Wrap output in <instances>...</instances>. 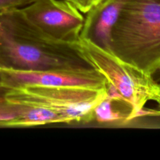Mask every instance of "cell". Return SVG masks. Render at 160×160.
Returning <instances> with one entry per match:
<instances>
[{"label": "cell", "instance_id": "obj_1", "mask_svg": "<svg viewBox=\"0 0 160 160\" xmlns=\"http://www.w3.org/2000/svg\"><path fill=\"white\" fill-rule=\"evenodd\" d=\"M1 68L47 70L91 67L69 44L56 42L34 28L21 8L0 12Z\"/></svg>", "mask_w": 160, "mask_h": 160}, {"label": "cell", "instance_id": "obj_2", "mask_svg": "<svg viewBox=\"0 0 160 160\" xmlns=\"http://www.w3.org/2000/svg\"><path fill=\"white\" fill-rule=\"evenodd\" d=\"M111 48L120 59L152 75L160 67V0H124Z\"/></svg>", "mask_w": 160, "mask_h": 160}, {"label": "cell", "instance_id": "obj_3", "mask_svg": "<svg viewBox=\"0 0 160 160\" xmlns=\"http://www.w3.org/2000/svg\"><path fill=\"white\" fill-rule=\"evenodd\" d=\"M72 45L84 60L103 77L106 87L121 95L131 109L129 121L138 118L148 102L160 105V84L152 75L85 39L80 38Z\"/></svg>", "mask_w": 160, "mask_h": 160}, {"label": "cell", "instance_id": "obj_4", "mask_svg": "<svg viewBox=\"0 0 160 160\" xmlns=\"http://www.w3.org/2000/svg\"><path fill=\"white\" fill-rule=\"evenodd\" d=\"M106 96V88L21 85L9 88L7 98L13 104L42 107L62 116L67 123L90 122L94 108Z\"/></svg>", "mask_w": 160, "mask_h": 160}, {"label": "cell", "instance_id": "obj_5", "mask_svg": "<svg viewBox=\"0 0 160 160\" xmlns=\"http://www.w3.org/2000/svg\"><path fill=\"white\" fill-rule=\"evenodd\" d=\"M21 10L34 28L56 42L73 45L80 39L84 17L66 0H34Z\"/></svg>", "mask_w": 160, "mask_h": 160}, {"label": "cell", "instance_id": "obj_6", "mask_svg": "<svg viewBox=\"0 0 160 160\" xmlns=\"http://www.w3.org/2000/svg\"><path fill=\"white\" fill-rule=\"evenodd\" d=\"M2 83L8 87L21 85L73 86L94 89L106 88V81L92 67L47 70H18L0 68Z\"/></svg>", "mask_w": 160, "mask_h": 160}, {"label": "cell", "instance_id": "obj_7", "mask_svg": "<svg viewBox=\"0 0 160 160\" xmlns=\"http://www.w3.org/2000/svg\"><path fill=\"white\" fill-rule=\"evenodd\" d=\"M124 0H103L93 6L84 18L80 38L112 52V32Z\"/></svg>", "mask_w": 160, "mask_h": 160}, {"label": "cell", "instance_id": "obj_8", "mask_svg": "<svg viewBox=\"0 0 160 160\" xmlns=\"http://www.w3.org/2000/svg\"><path fill=\"white\" fill-rule=\"evenodd\" d=\"M51 123H67L61 115L54 111L35 106H23L19 117L5 123L4 128H28Z\"/></svg>", "mask_w": 160, "mask_h": 160}, {"label": "cell", "instance_id": "obj_9", "mask_svg": "<svg viewBox=\"0 0 160 160\" xmlns=\"http://www.w3.org/2000/svg\"><path fill=\"white\" fill-rule=\"evenodd\" d=\"M115 101L106 96L94 108L92 120L100 123H110L117 121H128L129 114L116 109Z\"/></svg>", "mask_w": 160, "mask_h": 160}, {"label": "cell", "instance_id": "obj_10", "mask_svg": "<svg viewBox=\"0 0 160 160\" xmlns=\"http://www.w3.org/2000/svg\"><path fill=\"white\" fill-rule=\"evenodd\" d=\"M9 87L0 82V128H4L5 123L19 117L22 112L23 106L13 104L7 98Z\"/></svg>", "mask_w": 160, "mask_h": 160}, {"label": "cell", "instance_id": "obj_11", "mask_svg": "<svg viewBox=\"0 0 160 160\" xmlns=\"http://www.w3.org/2000/svg\"><path fill=\"white\" fill-rule=\"evenodd\" d=\"M34 0H0V12L17 8H23Z\"/></svg>", "mask_w": 160, "mask_h": 160}, {"label": "cell", "instance_id": "obj_12", "mask_svg": "<svg viewBox=\"0 0 160 160\" xmlns=\"http://www.w3.org/2000/svg\"><path fill=\"white\" fill-rule=\"evenodd\" d=\"M66 1L73 4L82 13H86L93 6H96L103 0H66Z\"/></svg>", "mask_w": 160, "mask_h": 160}, {"label": "cell", "instance_id": "obj_13", "mask_svg": "<svg viewBox=\"0 0 160 160\" xmlns=\"http://www.w3.org/2000/svg\"><path fill=\"white\" fill-rule=\"evenodd\" d=\"M152 77L158 83H159L160 84V67L157 69V70H156V71L153 73Z\"/></svg>", "mask_w": 160, "mask_h": 160}, {"label": "cell", "instance_id": "obj_14", "mask_svg": "<svg viewBox=\"0 0 160 160\" xmlns=\"http://www.w3.org/2000/svg\"><path fill=\"white\" fill-rule=\"evenodd\" d=\"M0 82H2V78L1 71H0Z\"/></svg>", "mask_w": 160, "mask_h": 160}, {"label": "cell", "instance_id": "obj_15", "mask_svg": "<svg viewBox=\"0 0 160 160\" xmlns=\"http://www.w3.org/2000/svg\"><path fill=\"white\" fill-rule=\"evenodd\" d=\"M2 67V62H1V58H0V68Z\"/></svg>", "mask_w": 160, "mask_h": 160}, {"label": "cell", "instance_id": "obj_16", "mask_svg": "<svg viewBox=\"0 0 160 160\" xmlns=\"http://www.w3.org/2000/svg\"><path fill=\"white\" fill-rule=\"evenodd\" d=\"M159 112H160V111H159Z\"/></svg>", "mask_w": 160, "mask_h": 160}]
</instances>
